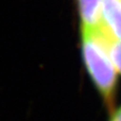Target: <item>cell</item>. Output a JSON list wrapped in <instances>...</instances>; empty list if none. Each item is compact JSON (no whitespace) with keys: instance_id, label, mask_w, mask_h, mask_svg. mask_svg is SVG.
I'll return each mask as SVG.
<instances>
[{"instance_id":"obj_5","label":"cell","mask_w":121,"mask_h":121,"mask_svg":"<svg viewBox=\"0 0 121 121\" xmlns=\"http://www.w3.org/2000/svg\"><path fill=\"white\" fill-rule=\"evenodd\" d=\"M111 121H121V108L114 113Z\"/></svg>"},{"instance_id":"obj_4","label":"cell","mask_w":121,"mask_h":121,"mask_svg":"<svg viewBox=\"0 0 121 121\" xmlns=\"http://www.w3.org/2000/svg\"><path fill=\"white\" fill-rule=\"evenodd\" d=\"M108 54L115 70L121 73V40L113 41L109 45Z\"/></svg>"},{"instance_id":"obj_2","label":"cell","mask_w":121,"mask_h":121,"mask_svg":"<svg viewBox=\"0 0 121 121\" xmlns=\"http://www.w3.org/2000/svg\"><path fill=\"white\" fill-rule=\"evenodd\" d=\"M98 32L110 44L121 40V0H103L102 22Z\"/></svg>"},{"instance_id":"obj_1","label":"cell","mask_w":121,"mask_h":121,"mask_svg":"<svg viewBox=\"0 0 121 121\" xmlns=\"http://www.w3.org/2000/svg\"><path fill=\"white\" fill-rule=\"evenodd\" d=\"M82 51L86 68L95 85L107 100H111L116 70L108 54V43L98 31L82 30Z\"/></svg>"},{"instance_id":"obj_3","label":"cell","mask_w":121,"mask_h":121,"mask_svg":"<svg viewBox=\"0 0 121 121\" xmlns=\"http://www.w3.org/2000/svg\"><path fill=\"white\" fill-rule=\"evenodd\" d=\"M79 14L84 31H97L102 22L103 0H77Z\"/></svg>"}]
</instances>
